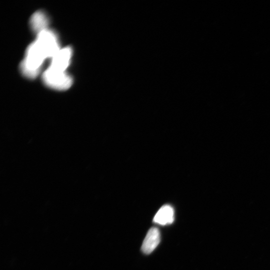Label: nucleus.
Masks as SVG:
<instances>
[{
  "label": "nucleus",
  "mask_w": 270,
  "mask_h": 270,
  "mask_svg": "<svg viewBox=\"0 0 270 270\" xmlns=\"http://www.w3.org/2000/svg\"><path fill=\"white\" fill-rule=\"evenodd\" d=\"M46 58L44 54L34 40L28 47L25 56L20 64V70L26 77L33 79L39 74Z\"/></svg>",
  "instance_id": "nucleus-1"
},
{
  "label": "nucleus",
  "mask_w": 270,
  "mask_h": 270,
  "mask_svg": "<svg viewBox=\"0 0 270 270\" xmlns=\"http://www.w3.org/2000/svg\"><path fill=\"white\" fill-rule=\"evenodd\" d=\"M42 80L50 88L64 90L69 88L72 83V79L66 72H60L48 67L43 73Z\"/></svg>",
  "instance_id": "nucleus-2"
},
{
  "label": "nucleus",
  "mask_w": 270,
  "mask_h": 270,
  "mask_svg": "<svg viewBox=\"0 0 270 270\" xmlns=\"http://www.w3.org/2000/svg\"><path fill=\"white\" fill-rule=\"evenodd\" d=\"M35 41L46 58H52L60 50L57 36L48 29L37 34Z\"/></svg>",
  "instance_id": "nucleus-3"
},
{
  "label": "nucleus",
  "mask_w": 270,
  "mask_h": 270,
  "mask_svg": "<svg viewBox=\"0 0 270 270\" xmlns=\"http://www.w3.org/2000/svg\"><path fill=\"white\" fill-rule=\"evenodd\" d=\"M72 52V48L69 46L60 48L52 58L49 66L60 72H66L70 64Z\"/></svg>",
  "instance_id": "nucleus-4"
},
{
  "label": "nucleus",
  "mask_w": 270,
  "mask_h": 270,
  "mask_svg": "<svg viewBox=\"0 0 270 270\" xmlns=\"http://www.w3.org/2000/svg\"><path fill=\"white\" fill-rule=\"evenodd\" d=\"M160 242V232L155 227L151 228L148 231L142 246V252L146 254H150Z\"/></svg>",
  "instance_id": "nucleus-5"
},
{
  "label": "nucleus",
  "mask_w": 270,
  "mask_h": 270,
  "mask_svg": "<svg viewBox=\"0 0 270 270\" xmlns=\"http://www.w3.org/2000/svg\"><path fill=\"white\" fill-rule=\"evenodd\" d=\"M174 220V210L172 206L166 204L162 206L154 216L153 221L160 225L172 224Z\"/></svg>",
  "instance_id": "nucleus-6"
},
{
  "label": "nucleus",
  "mask_w": 270,
  "mask_h": 270,
  "mask_svg": "<svg viewBox=\"0 0 270 270\" xmlns=\"http://www.w3.org/2000/svg\"><path fill=\"white\" fill-rule=\"evenodd\" d=\"M48 20L46 14L38 10L32 14L30 19V25L32 30L37 34L48 29Z\"/></svg>",
  "instance_id": "nucleus-7"
}]
</instances>
